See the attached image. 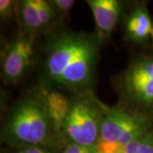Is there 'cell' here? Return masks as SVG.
Returning <instances> with one entry per match:
<instances>
[{"instance_id":"cell-3","label":"cell","mask_w":153,"mask_h":153,"mask_svg":"<svg viewBox=\"0 0 153 153\" xmlns=\"http://www.w3.org/2000/svg\"><path fill=\"white\" fill-rule=\"evenodd\" d=\"M119 105L153 117V55H139L113 78Z\"/></svg>"},{"instance_id":"cell-16","label":"cell","mask_w":153,"mask_h":153,"mask_svg":"<svg viewBox=\"0 0 153 153\" xmlns=\"http://www.w3.org/2000/svg\"><path fill=\"white\" fill-rule=\"evenodd\" d=\"M151 39L152 40V42H153V28H152V36H151Z\"/></svg>"},{"instance_id":"cell-11","label":"cell","mask_w":153,"mask_h":153,"mask_svg":"<svg viewBox=\"0 0 153 153\" xmlns=\"http://www.w3.org/2000/svg\"><path fill=\"white\" fill-rule=\"evenodd\" d=\"M120 153H153V127L146 134L125 146Z\"/></svg>"},{"instance_id":"cell-5","label":"cell","mask_w":153,"mask_h":153,"mask_svg":"<svg viewBox=\"0 0 153 153\" xmlns=\"http://www.w3.org/2000/svg\"><path fill=\"white\" fill-rule=\"evenodd\" d=\"M103 116L100 140L123 148L153 127V117L125 109L121 105L102 104Z\"/></svg>"},{"instance_id":"cell-9","label":"cell","mask_w":153,"mask_h":153,"mask_svg":"<svg viewBox=\"0 0 153 153\" xmlns=\"http://www.w3.org/2000/svg\"><path fill=\"white\" fill-rule=\"evenodd\" d=\"M153 24L146 4H139L129 13L125 23L127 38L134 44H146L151 38Z\"/></svg>"},{"instance_id":"cell-14","label":"cell","mask_w":153,"mask_h":153,"mask_svg":"<svg viewBox=\"0 0 153 153\" xmlns=\"http://www.w3.org/2000/svg\"><path fill=\"white\" fill-rule=\"evenodd\" d=\"M61 153H96L95 146H85L76 143L68 142Z\"/></svg>"},{"instance_id":"cell-17","label":"cell","mask_w":153,"mask_h":153,"mask_svg":"<svg viewBox=\"0 0 153 153\" xmlns=\"http://www.w3.org/2000/svg\"><path fill=\"white\" fill-rule=\"evenodd\" d=\"M96 153H98V152H96Z\"/></svg>"},{"instance_id":"cell-15","label":"cell","mask_w":153,"mask_h":153,"mask_svg":"<svg viewBox=\"0 0 153 153\" xmlns=\"http://www.w3.org/2000/svg\"><path fill=\"white\" fill-rule=\"evenodd\" d=\"M16 153H51L48 148L42 146H27L19 149Z\"/></svg>"},{"instance_id":"cell-13","label":"cell","mask_w":153,"mask_h":153,"mask_svg":"<svg viewBox=\"0 0 153 153\" xmlns=\"http://www.w3.org/2000/svg\"><path fill=\"white\" fill-rule=\"evenodd\" d=\"M17 14V3L12 0L0 1V16L3 20L12 19L15 14Z\"/></svg>"},{"instance_id":"cell-2","label":"cell","mask_w":153,"mask_h":153,"mask_svg":"<svg viewBox=\"0 0 153 153\" xmlns=\"http://www.w3.org/2000/svg\"><path fill=\"white\" fill-rule=\"evenodd\" d=\"M1 140L15 147L48 148L61 137L49 117L39 88L21 99L3 123Z\"/></svg>"},{"instance_id":"cell-7","label":"cell","mask_w":153,"mask_h":153,"mask_svg":"<svg viewBox=\"0 0 153 153\" xmlns=\"http://www.w3.org/2000/svg\"><path fill=\"white\" fill-rule=\"evenodd\" d=\"M93 15L95 32L103 42L115 30L122 15V4L117 0H87Z\"/></svg>"},{"instance_id":"cell-6","label":"cell","mask_w":153,"mask_h":153,"mask_svg":"<svg viewBox=\"0 0 153 153\" xmlns=\"http://www.w3.org/2000/svg\"><path fill=\"white\" fill-rule=\"evenodd\" d=\"M34 39L22 32L7 46L1 61L2 76L6 82L17 83L27 72L33 63Z\"/></svg>"},{"instance_id":"cell-10","label":"cell","mask_w":153,"mask_h":153,"mask_svg":"<svg viewBox=\"0 0 153 153\" xmlns=\"http://www.w3.org/2000/svg\"><path fill=\"white\" fill-rule=\"evenodd\" d=\"M17 15L22 33L36 38L46 32L39 14L37 0H22L17 2Z\"/></svg>"},{"instance_id":"cell-1","label":"cell","mask_w":153,"mask_h":153,"mask_svg":"<svg viewBox=\"0 0 153 153\" xmlns=\"http://www.w3.org/2000/svg\"><path fill=\"white\" fill-rule=\"evenodd\" d=\"M101 44L95 33L50 32L44 46V85L73 95L93 92Z\"/></svg>"},{"instance_id":"cell-8","label":"cell","mask_w":153,"mask_h":153,"mask_svg":"<svg viewBox=\"0 0 153 153\" xmlns=\"http://www.w3.org/2000/svg\"><path fill=\"white\" fill-rule=\"evenodd\" d=\"M39 90L44 98L49 117L55 130L62 140V131L67 116L71 108V99H68L63 92L46 85H42Z\"/></svg>"},{"instance_id":"cell-4","label":"cell","mask_w":153,"mask_h":153,"mask_svg":"<svg viewBox=\"0 0 153 153\" xmlns=\"http://www.w3.org/2000/svg\"><path fill=\"white\" fill-rule=\"evenodd\" d=\"M102 104L93 92L73 95L63 127V139L81 146H95L100 134Z\"/></svg>"},{"instance_id":"cell-12","label":"cell","mask_w":153,"mask_h":153,"mask_svg":"<svg viewBox=\"0 0 153 153\" xmlns=\"http://www.w3.org/2000/svg\"><path fill=\"white\" fill-rule=\"evenodd\" d=\"M49 2L53 6L58 17H65L67 16L76 3L73 0H52Z\"/></svg>"}]
</instances>
